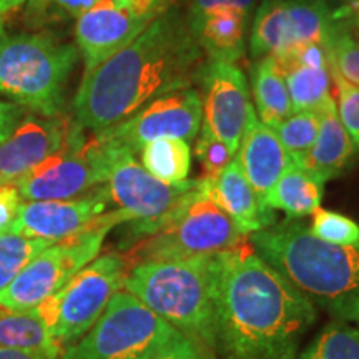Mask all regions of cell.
Masks as SVG:
<instances>
[{
    "label": "cell",
    "instance_id": "cell-30",
    "mask_svg": "<svg viewBox=\"0 0 359 359\" xmlns=\"http://www.w3.org/2000/svg\"><path fill=\"white\" fill-rule=\"evenodd\" d=\"M53 241L17 235L13 231L0 233V290H4L19 273Z\"/></svg>",
    "mask_w": 359,
    "mask_h": 359
},
{
    "label": "cell",
    "instance_id": "cell-15",
    "mask_svg": "<svg viewBox=\"0 0 359 359\" xmlns=\"http://www.w3.org/2000/svg\"><path fill=\"white\" fill-rule=\"evenodd\" d=\"M109 203L107 187H98L75 200L22 201L8 231L57 243L87 230L105 213Z\"/></svg>",
    "mask_w": 359,
    "mask_h": 359
},
{
    "label": "cell",
    "instance_id": "cell-11",
    "mask_svg": "<svg viewBox=\"0 0 359 359\" xmlns=\"http://www.w3.org/2000/svg\"><path fill=\"white\" fill-rule=\"evenodd\" d=\"M109 165V148L100 137H85L79 127L64 148L12 182L22 201L75 200L105 185Z\"/></svg>",
    "mask_w": 359,
    "mask_h": 359
},
{
    "label": "cell",
    "instance_id": "cell-24",
    "mask_svg": "<svg viewBox=\"0 0 359 359\" xmlns=\"http://www.w3.org/2000/svg\"><path fill=\"white\" fill-rule=\"evenodd\" d=\"M0 346L25 349L62 359L64 348L53 339L42 318L30 311H11L0 308Z\"/></svg>",
    "mask_w": 359,
    "mask_h": 359
},
{
    "label": "cell",
    "instance_id": "cell-1",
    "mask_svg": "<svg viewBox=\"0 0 359 359\" xmlns=\"http://www.w3.org/2000/svg\"><path fill=\"white\" fill-rule=\"evenodd\" d=\"M190 19L167 8L122 50L83 74L74 120L83 130L110 128L155 98L201 80L206 65Z\"/></svg>",
    "mask_w": 359,
    "mask_h": 359
},
{
    "label": "cell",
    "instance_id": "cell-39",
    "mask_svg": "<svg viewBox=\"0 0 359 359\" xmlns=\"http://www.w3.org/2000/svg\"><path fill=\"white\" fill-rule=\"evenodd\" d=\"M58 8L69 13L72 17H80L88 8H92L100 0H50Z\"/></svg>",
    "mask_w": 359,
    "mask_h": 359
},
{
    "label": "cell",
    "instance_id": "cell-26",
    "mask_svg": "<svg viewBox=\"0 0 359 359\" xmlns=\"http://www.w3.org/2000/svg\"><path fill=\"white\" fill-rule=\"evenodd\" d=\"M281 70L285 74L293 111H318L327 98L333 97L330 64L311 65L303 62H291Z\"/></svg>",
    "mask_w": 359,
    "mask_h": 359
},
{
    "label": "cell",
    "instance_id": "cell-34",
    "mask_svg": "<svg viewBox=\"0 0 359 359\" xmlns=\"http://www.w3.org/2000/svg\"><path fill=\"white\" fill-rule=\"evenodd\" d=\"M195 155L198 158L201 168H203L205 177L208 180H215L219 173L226 168V165L235 158V155L228 150V147L215 137L208 128L203 125L198 140L195 145Z\"/></svg>",
    "mask_w": 359,
    "mask_h": 359
},
{
    "label": "cell",
    "instance_id": "cell-38",
    "mask_svg": "<svg viewBox=\"0 0 359 359\" xmlns=\"http://www.w3.org/2000/svg\"><path fill=\"white\" fill-rule=\"evenodd\" d=\"M25 109L15 105L12 102L0 100V143L7 140L8 135L13 132V128L19 125V122L24 118Z\"/></svg>",
    "mask_w": 359,
    "mask_h": 359
},
{
    "label": "cell",
    "instance_id": "cell-22",
    "mask_svg": "<svg viewBox=\"0 0 359 359\" xmlns=\"http://www.w3.org/2000/svg\"><path fill=\"white\" fill-rule=\"evenodd\" d=\"M255 58L273 57L280 65L291 55V34L286 0H263L255 17L250 40Z\"/></svg>",
    "mask_w": 359,
    "mask_h": 359
},
{
    "label": "cell",
    "instance_id": "cell-4",
    "mask_svg": "<svg viewBox=\"0 0 359 359\" xmlns=\"http://www.w3.org/2000/svg\"><path fill=\"white\" fill-rule=\"evenodd\" d=\"M218 275L219 255L142 262L130 268L123 288L180 333L215 349Z\"/></svg>",
    "mask_w": 359,
    "mask_h": 359
},
{
    "label": "cell",
    "instance_id": "cell-31",
    "mask_svg": "<svg viewBox=\"0 0 359 359\" xmlns=\"http://www.w3.org/2000/svg\"><path fill=\"white\" fill-rule=\"evenodd\" d=\"M327 64L348 82L359 87V42L343 25L334 22L333 32L326 43Z\"/></svg>",
    "mask_w": 359,
    "mask_h": 359
},
{
    "label": "cell",
    "instance_id": "cell-33",
    "mask_svg": "<svg viewBox=\"0 0 359 359\" xmlns=\"http://www.w3.org/2000/svg\"><path fill=\"white\" fill-rule=\"evenodd\" d=\"M331 83H333L334 103L338 116L346 130L353 145L359 151V87L338 74L334 67L330 65Z\"/></svg>",
    "mask_w": 359,
    "mask_h": 359
},
{
    "label": "cell",
    "instance_id": "cell-44",
    "mask_svg": "<svg viewBox=\"0 0 359 359\" xmlns=\"http://www.w3.org/2000/svg\"><path fill=\"white\" fill-rule=\"evenodd\" d=\"M353 323H356V325H358V330H359V314H358V316H356V318H354V320H353Z\"/></svg>",
    "mask_w": 359,
    "mask_h": 359
},
{
    "label": "cell",
    "instance_id": "cell-5",
    "mask_svg": "<svg viewBox=\"0 0 359 359\" xmlns=\"http://www.w3.org/2000/svg\"><path fill=\"white\" fill-rule=\"evenodd\" d=\"M77 62V47L53 34L4 37L0 40V97L37 115H62L67 82Z\"/></svg>",
    "mask_w": 359,
    "mask_h": 359
},
{
    "label": "cell",
    "instance_id": "cell-35",
    "mask_svg": "<svg viewBox=\"0 0 359 359\" xmlns=\"http://www.w3.org/2000/svg\"><path fill=\"white\" fill-rule=\"evenodd\" d=\"M148 359H206L203 348L188 336L178 333L165 348Z\"/></svg>",
    "mask_w": 359,
    "mask_h": 359
},
{
    "label": "cell",
    "instance_id": "cell-21",
    "mask_svg": "<svg viewBox=\"0 0 359 359\" xmlns=\"http://www.w3.org/2000/svg\"><path fill=\"white\" fill-rule=\"evenodd\" d=\"M323 200V183L291 163L271 190L264 196V205L271 210H281L288 218H303L320 208Z\"/></svg>",
    "mask_w": 359,
    "mask_h": 359
},
{
    "label": "cell",
    "instance_id": "cell-2",
    "mask_svg": "<svg viewBox=\"0 0 359 359\" xmlns=\"http://www.w3.org/2000/svg\"><path fill=\"white\" fill-rule=\"evenodd\" d=\"M314 320L311 299L248 238L219 255L215 349L222 359H294Z\"/></svg>",
    "mask_w": 359,
    "mask_h": 359
},
{
    "label": "cell",
    "instance_id": "cell-29",
    "mask_svg": "<svg viewBox=\"0 0 359 359\" xmlns=\"http://www.w3.org/2000/svg\"><path fill=\"white\" fill-rule=\"evenodd\" d=\"M271 128L276 132L291 161L294 165H302L304 156L309 154L314 140H316L318 128H320V115L313 110L293 111Z\"/></svg>",
    "mask_w": 359,
    "mask_h": 359
},
{
    "label": "cell",
    "instance_id": "cell-19",
    "mask_svg": "<svg viewBox=\"0 0 359 359\" xmlns=\"http://www.w3.org/2000/svg\"><path fill=\"white\" fill-rule=\"evenodd\" d=\"M318 115H320V128H318L316 140L298 167L325 185L330 180L339 177L349 167L356 148L341 123L333 97L327 98L325 105L318 110Z\"/></svg>",
    "mask_w": 359,
    "mask_h": 359
},
{
    "label": "cell",
    "instance_id": "cell-27",
    "mask_svg": "<svg viewBox=\"0 0 359 359\" xmlns=\"http://www.w3.org/2000/svg\"><path fill=\"white\" fill-rule=\"evenodd\" d=\"M142 167L165 183L188 180L191 170V148L182 138H158L140 150Z\"/></svg>",
    "mask_w": 359,
    "mask_h": 359
},
{
    "label": "cell",
    "instance_id": "cell-42",
    "mask_svg": "<svg viewBox=\"0 0 359 359\" xmlns=\"http://www.w3.org/2000/svg\"><path fill=\"white\" fill-rule=\"evenodd\" d=\"M25 0H0V40L4 39V30L12 12H15Z\"/></svg>",
    "mask_w": 359,
    "mask_h": 359
},
{
    "label": "cell",
    "instance_id": "cell-32",
    "mask_svg": "<svg viewBox=\"0 0 359 359\" xmlns=\"http://www.w3.org/2000/svg\"><path fill=\"white\" fill-rule=\"evenodd\" d=\"M309 231L327 243L343 246L359 245V224L353 218L333 210L318 208L313 213Z\"/></svg>",
    "mask_w": 359,
    "mask_h": 359
},
{
    "label": "cell",
    "instance_id": "cell-18",
    "mask_svg": "<svg viewBox=\"0 0 359 359\" xmlns=\"http://www.w3.org/2000/svg\"><path fill=\"white\" fill-rule=\"evenodd\" d=\"M236 158L263 203L281 173L293 163L275 130L264 125L258 116L246 130Z\"/></svg>",
    "mask_w": 359,
    "mask_h": 359
},
{
    "label": "cell",
    "instance_id": "cell-25",
    "mask_svg": "<svg viewBox=\"0 0 359 359\" xmlns=\"http://www.w3.org/2000/svg\"><path fill=\"white\" fill-rule=\"evenodd\" d=\"M286 6L293 50L285 62L306 45L316 43L326 48L327 39L334 27L333 8L327 6V0H286Z\"/></svg>",
    "mask_w": 359,
    "mask_h": 359
},
{
    "label": "cell",
    "instance_id": "cell-23",
    "mask_svg": "<svg viewBox=\"0 0 359 359\" xmlns=\"http://www.w3.org/2000/svg\"><path fill=\"white\" fill-rule=\"evenodd\" d=\"M253 98L258 118L268 127H275L293 114L286 79L273 57H262L251 72Z\"/></svg>",
    "mask_w": 359,
    "mask_h": 359
},
{
    "label": "cell",
    "instance_id": "cell-14",
    "mask_svg": "<svg viewBox=\"0 0 359 359\" xmlns=\"http://www.w3.org/2000/svg\"><path fill=\"white\" fill-rule=\"evenodd\" d=\"M200 83L203 125L236 156L246 130L257 118L245 74L236 64L206 62Z\"/></svg>",
    "mask_w": 359,
    "mask_h": 359
},
{
    "label": "cell",
    "instance_id": "cell-13",
    "mask_svg": "<svg viewBox=\"0 0 359 359\" xmlns=\"http://www.w3.org/2000/svg\"><path fill=\"white\" fill-rule=\"evenodd\" d=\"M203 118L201 97L195 88H183L155 98L122 123L100 130L103 138L137 154L158 138L193 140Z\"/></svg>",
    "mask_w": 359,
    "mask_h": 359
},
{
    "label": "cell",
    "instance_id": "cell-9",
    "mask_svg": "<svg viewBox=\"0 0 359 359\" xmlns=\"http://www.w3.org/2000/svg\"><path fill=\"white\" fill-rule=\"evenodd\" d=\"M97 133V132H95ZM110 154L107 190L110 200L130 217L137 241L155 233L187 201L206 190L205 178L165 183L150 175L135 160L128 148L118 147L97 133Z\"/></svg>",
    "mask_w": 359,
    "mask_h": 359
},
{
    "label": "cell",
    "instance_id": "cell-20",
    "mask_svg": "<svg viewBox=\"0 0 359 359\" xmlns=\"http://www.w3.org/2000/svg\"><path fill=\"white\" fill-rule=\"evenodd\" d=\"M246 22L243 13L219 8L190 24L206 60L236 64L245 53Z\"/></svg>",
    "mask_w": 359,
    "mask_h": 359
},
{
    "label": "cell",
    "instance_id": "cell-36",
    "mask_svg": "<svg viewBox=\"0 0 359 359\" xmlns=\"http://www.w3.org/2000/svg\"><path fill=\"white\" fill-rule=\"evenodd\" d=\"M253 6L255 0H193L188 19H190V22H196L206 13L219 11V8H231V11H236L248 17Z\"/></svg>",
    "mask_w": 359,
    "mask_h": 359
},
{
    "label": "cell",
    "instance_id": "cell-17",
    "mask_svg": "<svg viewBox=\"0 0 359 359\" xmlns=\"http://www.w3.org/2000/svg\"><path fill=\"white\" fill-rule=\"evenodd\" d=\"M206 195L233 218L246 236L275 224V210L263 203L235 156L215 180L205 178Z\"/></svg>",
    "mask_w": 359,
    "mask_h": 359
},
{
    "label": "cell",
    "instance_id": "cell-43",
    "mask_svg": "<svg viewBox=\"0 0 359 359\" xmlns=\"http://www.w3.org/2000/svg\"><path fill=\"white\" fill-rule=\"evenodd\" d=\"M29 4L35 8H43L47 4H50V0H29Z\"/></svg>",
    "mask_w": 359,
    "mask_h": 359
},
{
    "label": "cell",
    "instance_id": "cell-16",
    "mask_svg": "<svg viewBox=\"0 0 359 359\" xmlns=\"http://www.w3.org/2000/svg\"><path fill=\"white\" fill-rule=\"evenodd\" d=\"M80 125L65 116L30 115L0 143V183L12 182L67 145Z\"/></svg>",
    "mask_w": 359,
    "mask_h": 359
},
{
    "label": "cell",
    "instance_id": "cell-12",
    "mask_svg": "<svg viewBox=\"0 0 359 359\" xmlns=\"http://www.w3.org/2000/svg\"><path fill=\"white\" fill-rule=\"evenodd\" d=\"M170 6V0H100L77 17L75 40L85 72L122 50Z\"/></svg>",
    "mask_w": 359,
    "mask_h": 359
},
{
    "label": "cell",
    "instance_id": "cell-41",
    "mask_svg": "<svg viewBox=\"0 0 359 359\" xmlns=\"http://www.w3.org/2000/svg\"><path fill=\"white\" fill-rule=\"evenodd\" d=\"M0 359H58L47 356V354L25 351V349H13V348H2L0 346Z\"/></svg>",
    "mask_w": 359,
    "mask_h": 359
},
{
    "label": "cell",
    "instance_id": "cell-37",
    "mask_svg": "<svg viewBox=\"0 0 359 359\" xmlns=\"http://www.w3.org/2000/svg\"><path fill=\"white\" fill-rule=\"evenodd\" d=\"M20 203L22 198L15 183H0V233L11 230L13 219L17 217V212H19Z\"/></svg>",
    "mask_w": 359,
    "mask_h": 359
},
{
    "label": "cell",
    "instance_id": "cell-40",
    "mask_svg": "<svg viewBox=\"0 0 359 359\" xmlns=\"http://www.w3.org/2000/svg\"><path fill=\"white\" fill-rule=\"evenodd\" d=\"M334 22H353L359 19V0H343L341 6L333 11Z\"/></svg>",
    "mask_w": 359,
    "mask_h": 359
},
{
    "label": "cell",
    "instance_id": "cell-8",
    "mask_svg": "<svg viewBox=\"0 0 359 359\" xmlns=\"http://www.w3.org/2000/svg\"><path fill=\"white\" fill-rule=\"evenodd\" d=\"M246 238L230 215L215 203L205 190L187 201L155 233L140 238L127 257L132 264L215 257L235 248Z\"/></svg>",
    "mask_w": 359,
    "mask_h": 359
},
{
    "label": "cell",
    "instance_id": "cell-6",
    "mask_svg": "<svg viewBox=\"0 0 359 359\" xmlns=\"http://www.w3.org/2000/svg\"><path fill=\"white\" fill-rule=\"evenodd\" d=\"M125 222H130V217L122 210L105 212L87 230L45 248L6 288L0 290V308L11 311L37 308L93 262L100 253L107 233Z\"/></svg>",
    "mask_w": 359,
    "mask_h": 359
},
{
    "label": "cell",
    "instance_id": "cell-3",
    "mask_svg": "<svg viewBox=\"0 0 359 359\" xmlns=\"http://www.w3.org/2000/svg\"><path fill=\"white\" fill-rule=\"evenodd\" d=\"M257 253L334 320L359 314V245L327 243L288 218L251 233Z\"/></svg>",
    "mask_w": 359,
    "mask_h": 359
},
{
    "label": "cell",
    "instance_id": "cell-28",
    "mask_svg": "<svg viewBox=\"0 0 359 359\" xmlns=\"http://www.w3.org/2000/svg\"><path fill=\"white\" fill-rule=\"evenodd\" d=\"M294 359H359V330L334 320Z\"/></svg>",
    "mask_w": 359,
    "mask_h": 359
},
{
    "label": "cell",
    "instance_id": "cell-7",
    "mask_svg": "<svg viewBox=\"0 0 359 359\" xmlns=\"http://www.w3.org/2000/svg\"><path fill=\"white\" fill-rule=\"evenodd\" d=\"M178 333L132 293L120 290L95 325L64 349L62 359H148Z\"/></svg>",
    "mask_w": 359,
    "mask_h": 359
},
{
    "label": "cell",
    "instance_id": "cell-10",
    "mask_svg": "<svg viewBox=\"0 0 359 359\" xmlns=\"http://www.w3.org/2000/svg\"><path fill=\"white\" fill-rule=\"evenodd\" d=\"M132 266L127 255H102L35 308L62 348L74 344L95 325L111 296L123 288Z\"/></svg>",
    "mask_w": 359,
    "mask_h": 359
}]
</instances>
